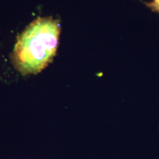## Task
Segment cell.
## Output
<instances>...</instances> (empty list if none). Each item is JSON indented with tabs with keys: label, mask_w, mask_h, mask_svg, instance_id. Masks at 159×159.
Wrapping results in <instances>:
<instances>
[{
	"label": "cell",
	"mask_w": 159,
	"mask_h": 159,
	"mask_svg": "<svg viewBox=\"0 0 159 159\" xmlns=\"http://www.w3.org/2000/svg\"><path fill=\"white\" fill-rule=\"evenodd\" d=\"M61 31L60 20L38 17L17 37L12 62L23 75L37 74L51 63L57 52Z\"/></svg>",
	"instance_id": "obj_1"
},
{
	"label": "cell",
	"mask_w": 159,
	"mask_h": 159,
	"mask_svg": "<svg viewBox=\"0 0 159 159\" xmlns=\"http://www.w3.org/2000/svg\"><path fill=\"white\" fill-rule=\"evenodd\" d=\"M147 6L152 11L159 14V0H153L147 4Z\"/></svg>",
	"instance_id": "obj_2"
}]
</instances>
